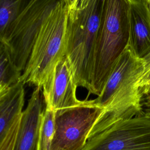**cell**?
<instances>
[{"instance_id":"obj_1","label":"cell","mask_w":150,"mask_h":150,"mask_svg":"<svg viewBox=\"0 0 150 150\" xmlns=\"http://www.w3.org/2000/svg\"><path fill=\"white\" fill-rule=\"evenodd\" d=\"M144 69V60L137 57L128 46L117 60L101 94L92 100L103 111L92 127L87 139L114 123L143 111L139 83Z\"/></svg>"},{"instance_id":"obj_2","label":"cell","mask_w":150,"mask_h":150,"mask_svg":"<svg viewBox=\"0 0 150 150\" xmlns=\"http://www.w3.org/2000/svg\"><path fill=\"white\" fill-rule=\"evenodd\" d=\"M129 0H104L95 44L90 94H101L117 60L129 45Z\"/></svg>"},{"instance_id":"obj_3","label":"cell","mask_w":150,"mask_h":150,"mask_svg":"<svg viewBox=\"0 0 150 150\" xmlns=\"http://www.w3.org/2000/svg\"><path fill=\"white\" fill-rule=\"evenodd\" d=\"M104 0H91L81 10H67L65 57L77 87L91 91L94 53Z\"/></svg>"},{"instance_id":"obj_4","label":"cell","mask_w":150,"mask_h":150,"mask_svg":"<svg viewBox=\"0 0 150 150\" xmlns=\"http://www.w3.org/2000/svg\"><path fill=\"white\" fill-rule=\"evenodd\" d=\"M68 7L57 3L43 22L19 82L42 88L65 56Z\"/></svg>"},{"instance_id":"obj_5","label":"cell","mask_w":150,"mask_h":150,"mask_svg":"<svg viewBox=\"0 0 150 150\" xmlns=\"http://www.w3.org/2000/svg\"><path fill=\"white\" fill-rule=\"evenodd\" d=\"M60 0H30L11 26L4 42L22 73L41 27Z\"/></svg>"},{"instance_id":"obj_6","label":"cell","mask_w":150,"mask_h":150,"mask_svg":"<svg viewBox=\"0 0 150 150\" xmlns=\"http://www.w3.org/2000/svg\"><path fill=\"white\" fill-rule=\"evenodd\" d=\"M103 109L92 100L76 107L54 111L55 129L49 150H83Z\"/></svg>"},{"instance_id":"obj_7","label":"cell","mask_w":150,"mask_h":150,"mask_svg":"<svg viewBox=\"0 0 150 150\" xmlns=\"http://www.w3.org/2000/svg\"><path fill=\"white\" fill-rule=\"evenodd\" d=\"M83 150H150V110L114 123L88 139Z\"/></svg>"},{"instance_id":"obj_8","label":"cell","mask_w":150,"mask_h":150,"mask_svg":"<svg viewBox=\"0 0 150 150\" xmlns=\"http://www.w3.org/2000/svg\"><path fill=\"white\" fill-rule=\"evenodd\" d=\"M77 87L69 63L64 56L42 88L45 107L56 111L82 104L84 100H79L76 96Z\"/></svg>"},{"instance_id":"obj_9","label":"cell","mask_w":150,"mask_h":150,"mask_svg":"<svg viewBox=\"0 0 150 150\" xmlns=\"http://www.w3.org/2000/svg\"><path fill=\"white\" fill-rule=\"evenodd\" d=\"M44 103L42 88L36 87L22 111L13 150H38L39 133Z\"/></svg>"},{"instance_id":"obj_10","label":"cell","mask_w":150,"mask_h":150,"mask_svg":"<svg viewBox=\"0 0 150 150\" xmlns=\"http://www.w3.org/2000/svg\"><path fill=\"white\" fill-rule=\"evenodd\" d=\"M129 1V47L137 57L150 53V11L146 0Z\"/></svg>"},{"instance_id":"obj_11","label":"cell","mask_w":150,"mask_h":150,"mask_svg":"<svg viewBox=\"0 0 150 150\" xmlns=\"http://www.w3.org/2000/svg\"><path fill=\"white\" fill-rule=\"evenodd\" d=\"M24 84L19 82L6 88L0 94V144L12 124L23 111Z\"/></svg>"},{"instance_id":"obj_12","label":"cell","mask_w":150,"mask_h":150,"mask_svg":"<svg viewBox=\"0 0 150 150\" xmlns=\"http://www.w3.org/2000/svg\"><path fill=\"white\" fill-rule=\"evenodd\" d=\"M30 0H0V42L6 36L15 21Z\"/></svg>"},{"instance_id":"obj_13","label":"cell","mask_w":150,"mask_h":150,"mask_svg":"<svg viewBox=\"0 0 150 150\" xmlns=\"http://www.w3.org/2000/svg\"><path fill=\"white\" fill-rule=\"evenodd\" d=\"M22 72L14 63L8 48L0 42V85L12 86L19 82Z\"/></svg>"},{"instance_id":"obj_14","label":"cell","mask_w":150,"mask_h":150,"mask_svg":"<svg viewBox=\"0 0 150 150\" xmlns=\"http://www.w3.org/2000/svg\"><path fill=\"white\" fill-rule=\"evenodd\" d=\"M55 129V112L45 107L40 121L38 150H49Z\"/></svg>"},{"instance_id":"obj_15","label":"cell","mask_w":150,"mask_h":150,"mask_svg":"<svg viewBox=\"0 0 150 150\" xmlns=\"http://www.w3.org/2000/svg\"><path fill=\"white\" fill-rule=\"evenodd\" d=\"M21 115L16 118L11 125L6 136L0 144V150H13L16 139Z\"/></svg>"},{"instance_id":"obj_16","label":"cell","mask_w":150,"mask_h":150,"mask_svg":"<svg viewBox=\"0 0 150 150\" xmlns=\"http://www.w3.org/2000/svg\"><path fill=\"white\" fill-rule=\"evenodd\" d=\"M144 61V72L139 83L140 91L142 97L150 86V53L143 59Z\"/></svg>"},{"instance_id":"obj_17","label":"cell","mask_w":150,"mask_h":150,"mask_svg":"<svg viewBox=\"0 0 150 150\" xmlns=\"http://www.w3.org/2000/svg\"><path fill=\"white\" fill-rule=\"evenodd\" d=\"M91 0H76L72 7L69 9L73 10H81L86 8Z\"/></svg>"},{"instance_id":"obj_18","label":"cell","mask_w":150,"mask_h":150,"mask_svg":"<svg viewBox=\"0 0 150 150\" xmlns=\"http://www.w3.org/2000/svg\"><path fill=\"white\" fill-rule=\"evenodd\" d=\"M142 103L144 110H150V91L143 97Z\"/></svg>"},{"instance_id":"obj_19","label":"cell","mask_w":150,"mask_h":150,"mask_svg":"<svg viewBox=\"0 0 150 150\" xmlns=\"http://www.w3.org/2000/svg\"><path fill=\"white\" fill-rule=\"evenodd\" d=\"M67 5L68 8H70L73 5L76 0H62Z\"/></svg>"},{"instance_id":"obj_20","label":"cell","mask_w":150,"mask_h":150,"mask_svg":"<svg viewBox=\"0 0 150 150\" xmlns=\"http://www.w3.org/2000/svg\"><path fill=\"white\" fill-rule=\"evenodd\" d=\"M9 87L6 86H3V85H0V94L6 88Z\"/></svg>"},{"instance_id":"obj_21","label":"cell","mask_w":150,"mask_h":150,"mask_svg":"<svg viewBox=\"0 0 150 150\" xmlns=\"http://www.w3.org/2000/svg\"><path fill=\"white\" fill-rule=\"evenodd\" d=\"M146 2H147V4H148V8H149V9L150 11V0H146Z\"/></svg>"}]
</instances>
